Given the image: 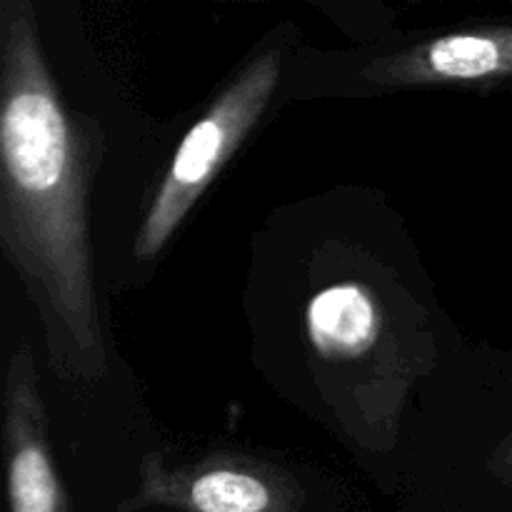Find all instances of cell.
Instances as JSON below:
<instances>
[{
  "label": "cell",
  "mask_w": 512,
  "mask_h": 512,
  "mask_svg": "<svg viewBox=\"0 0 512 512\" xmlns=\"http://www.w3.org/2000/svg\"><path fill=\"white\" fill-rule=\"evenodd\" d=\"M3 448L10 512H70L48 445V415L33 353L25 345L10 355L5 373Z\"/></svg>",
  "instance_id": "obj_4"
},
{
  "label": "cell",
  "mask_w": 512,
  "mask_h": 512,
  "mask_svg": "<svg viewBox=\"0 0 512 512\" xmlns=\"http://www.w3.org/2000/svg\"><path fill=\"white\" fill-rule=\"evenodd\" d=\"M305 333L315 360L333 368L368 363L388 335V318L378 293L358 280L320 288L305 308Z\"/></svg>",
  "instance_id": "obj_6"
},
{
  "label": "cell",
  "mask_w": 512,
  "mask_h": 512,
  "mask_svg": "<svg viewBox=\"0 0 512 512\" xmlns=\"http://www.w3.org/2000/svg\"><path fill=\"white\" fill-rule=\"evenodd\" d=\"M500 465L512 475V438L503 445V450H500Z\"/></svg>",
  "instance_id": "obj_7"
},
{
  "label": "cell",
  "mask_w": 512,
  "mask_h": 512,
  "mask_svg": "<svg viewBox=\"0 0 512 512\" xmlns=\"http://www.w3.org/2000/svg\"><path fill=\"white\" fill-rule=\"evenodd\" d=\"M280 80V55L260 53L188 130L165 170L135 235V258L150 260L168 245L220 170L258 125Z\"/></svg>",
  "instance_id": "obj_2"
},
{
  "label": "cell",
  "mask_w": 512,
  "mask_h": 512,
  "mask_svg": "<svg viewBox=\"0 0 512 512\" xmlns=\"http://www.w3.org/2000/svg\"><path fill=\"white\" fill-rule=\"evenodd\" d=\"M365 78L388 88L490 83L512 78V28L488 25L423 40L373 60Z\"/></svg>",
  "instance_id": "obj_5"
},
{
  "label": "cell",
  "mask_w": 512,
  "mask_h": 512,
  "mask_svg": "<svg viewBox=\"0 0 512 512\" xmlns=\"http://www.w3.org/2000/svg\"><path fill=\"white\" fill-rule=\"evenodd\" d=\"M170 508L178 512H303L298 480L270 460L245 453L203 455L170 465L148 455L140 490L118 512Z\"/></svg>",
  "instance_id": "obj_3"
},
{
  "label": "cell",
  "mask_w": 512,
  "mask_h": 512,
  "mask_svg": "<svg viewBox=\"0 0 512 512\" xmlns=\"http://www.w3.org/2000/svg\"><path fill=\"white\" fill-rule=\"evenodd\" d=\"M98 125L70 113L48 68L33 5H0V245L40 315L50 370L108 375L90 265L88 190Z\"/></svg>",
  "instance_id": "obj_1"
}]
</instances>
